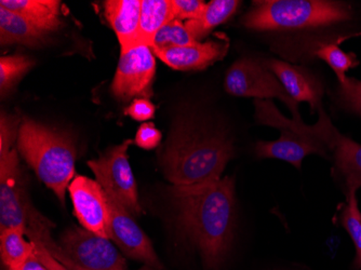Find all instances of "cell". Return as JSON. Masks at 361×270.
Returning <instances> with one entry per match:
<instances>
[{"mask_svg": "<svg viewBox=\"0 0 361 270\" xmlns=\"http://www.w3.org/2000/svg\"><path fill=\"white\" fill-rule=\"evenodd\" d=\"M345 39H348V37H340L338 42H322L314 49V54L331 67L340 83L348 77L346 72L359 64V61L354 54H346L340 48L341 42Z\"/></svg>", "mask_w": 361, "mask_h": 270, "instance_id": "obj_22", "label": "cell"}, {"mask_svg": "<svg viewBox=\"0 0 361 270\" xmlns=\"http://www.w3.org/2000/svg\"><path fill=\"white\" fill-rule=\"evenodd\" d=\"M34 61L22 54L1 56L0 59V90L8 94L20 79L34 66Z\"/></svg>", "mask_w": 361, "mask_h": 270, "instance_id": "obj_24", "label": "cell"}, {"mask_svg": "<svg viewBox=\"0 0 361 270\" xmlns=\"http://www.w3.org/2000/svg\"><path fill=\"white\" fill-rule=\"evenodd\" d=\"M240 3L237 0H213L207 4L200 18L185 22L186 27L196 42L210 34L213 28L225 23L231 16L236 13Z\"/></svg>", "mask_w": 361, "mask_h": 270, "instance_id": "obj_20", "label": "cell"}, {"mask_svg": "<svg viewBox=\"0 0 361 270\" xmlns=\"http://www.w3.org/2000/svg\"><path fill=\"white\" fill-rule=\"evenodd\" d=\"M340 222L344 227L356 250L353 267L361 270V211L358 208L356 192L346 194V204L341 211Z\"/></svg>", "mask_w": 361, "mask_h": 270, "instance_id": "obj_23", "label": "cell"}, {"mask_svg": "<svg viewBox=\"0 0 361 270\" xmlns=\"http://www.w3.org/2000/svg\"><path fill=\"white\" fill-rule=\"evenodd\" d=\"M25 233L19 228L0 231L1 262L9 268H22L34 251V243L25 239Z\"/></svg>", "mask_w": 361, "mask_h": 270, "instance_id": "obj_21", "label": "cell"}, {"mask_svg": "<svg viewBox=\"0 0 361 270\" xmlns=\"http://www.w3.org/2000/svg\"><path fill=\"white\" fill-rule=\"evenodd\" d=\"M131 144V140H126L121 145L109 148L97 159L88 161V166L103 190L116 199L130 214L137 216L143 211L140 204L137 182L128 157V149Z\"/></svg>", "mask_w": 361, "mask_h": 270, "instance_id": "obj_7", "label": "cell"}, {"mask_svg": "<svg viewBox=\"0 0 361 270\" xmlns=\"http://www.w3.org/2000/svg\"><path fill=\"white\" fill-rule=\"evenodd\" d=\"M19 121L13 116L1 113L0 121V155L8 153L12 148L16 147L19 135Z\"/></svg>", "mask_w": 361, "mask_h": 270, "instance_id": "obj_27", "label": "cell"}, {"mask_svg": "<svg viewBox=\"0 0 361 270\" xmlns=\"http://www.w3.org/2000/svg\"><path fill=\"white\" fill-rule=\"evenodd\" d=\"M34 255L39 259L40 263L48 270H70L66 266L58 261L54 255L40 245L34 243Z\"/></svg>", "mask_w": 361, "mask_h": 270, "instance_id": "obj_31", "label": "cell"}, {"mask_svg": "<svg viewBox=\"0 0 361 270\" xmlns=\"http://www.w3.org/2000/svg\"><path fill=\"white\" fill-rule=\"evenodd\" d=\"M155 54L151 47L137 46L121 52L111 92L121 102L149 99L153 95Z\"/></svg>", "mask_w": 361, "mask_h": 270, "instance_id": "obj_10", "label": "cell"}, {"mask_svg": "<svg viewBox=\"0 0 361 270\" xmlns=\"http://www.w3.org/2000/svg\"><path fill=\"white\" fill-rule=\"evenodd\" d=\"M178 231L200 255L207 270H220L235 231V180L221 178L195 186L168 188Z\"/></svg>", "mask_w": 361, "mask_h": 270, "instance_id": "obj_1", "label": "cell"}, {"mask_svg": "<svg viewBox=\"0 0 361 270\" xmlns=\"http://www.w3.org/2000/svg\"><path fill=\"white\" fill-rule=\"evenodd\" d=\"M16 146L38 178L64 204L66 190L75 178L77 156L70 135L24 117Z\"/></svg>", "mask_w": 361, "mask_h": 270, "instance_id": "obj_3", "label": "cell"}, {"mask_svg": "<svg viewBox=\"0 0 361 270\" xmlns=\"http://www.w3.org/2000/svg\"><path fill=\"white\" fill-rule=\"evenodd\" d=\"M106 197L109 211V239L126 257L142 262L144 265L151 266L156 269H164V265L158 259L151 240L140 228L133 219V215L130 214L116 199L107 192Z\"/></svg>", "mask_w": 361, "mask_h": 270, "instance_id": "obj_11", "label": "cell"}, {"mask_svg": "<svg viewBox=\"0 0 361 270\" xmlns=\"http://www.w3.org/2000/svg\"><path fill=\"white\" fill-rule=\"evenodd\" d=\"M48 34L38 30L20 14L0 7V42L1 46L19 44L30 48L46 44Z\"/></svg>", "mask_w": 361, "mask_h": 270, "instance_id": "obj_18", "label": "cell"}, {"mask_svg": "<svg viewBox=\"0 0 361 270\" xmlns=\"http://www.w3.org/2000/svg\"><path fill=\"white\" fill-rule=\"evenodd\" d=\"M171 0H142L137 46H153L157 32L173 21Z\"/></svg>", "mask_w": 361, "mask_h": 270, "instance_id": "obj_19", "label": "cell"}, {"mask_svg": "<svg viewBox=\"0 0 361 270\" xmlns=\"http://www.w3.org/2000/svg\"><path fill=\"white\" fill-rule=\"evenodd\" d=\"M334 157V171L342 178L346 194L357 192L361 188V145L344 137L340 132L336 134L331 147Z\"/></svg>", "mask_w": 361, "mask_h": 270, "instance_id": "obj_17", "label": "cell"}, {"mask_svg": "<svg viewBox=\"0 0 361 270\" xmlns=\"http://www.w3.org/2000/svg\"><path fill=\"white\" fill-rule=\"evenodd\" d=\"M8 270H22V268H9Z\"/></svg>", "mask_w": 361, "mask_h": 270, "instance_id": "obj_34", "label": "cell"}, {"mask_svg": "<svg viewBox=\"0 0 361 270\" xmlns=\"http://www.w3.org/2000/svg\"><path fill=\"white\" fill-rule=\"evenodd\" d=\"M229 39L220 34L219 40L195 42L185 47L152 49L154 54L176 70H202L223 60L228 51Z\"/></svg>", "mask_w": 361, "mask_h": 270, "instance_id": "obj_13", "label": "cell"}, {"mask_svg": "<svg viewBox=\"0 0 361 270\" xmlns=\"http://www.w3.org/2000/svg\"><path fill=\"white\" fill-rule=\"evenodd\" d=\"M267 68L281 81L283 88L295 102H307L315 111L322 109L324 88L317 77L304 67L294 66L283 61L269 60Z\"/></svg>", "mask_w": 361, "mask_h": 270, "instance_id": "obj_14", "label": "cell"}, {"mask_svg": "<svg viewBox=\"0 0 361 270\" xmlns=\"http://www.w3.org/2000/svg\"><path fill=\"white\" fill-rule=\"evenodd\" d=\"M155 111V105L149 99H137L126 109L125 113L135 121H145L154 117Z\"/></svg>", "mask_w": 361, "mask_h": 270, "instance_id": "obj_30", "label": "cell"}, {"mask_svg": "<svg viewBox=\"0 0 361 270\" xmlns=\"http://www.w3.org/2000/svg\"><path fill=\"white\" fill-rule=\"evenodd\" d=\"M137 270H158L156 269V268L151 267V266L149 265H144L143 267L140 268V269Z\"/></svg>", "mask_w": 361, "mask_h": 270, "instance_id": "obj_33", "label": "cell"}, {"mask_svg": "<svg viewBox=\"0 0 361 270\" xmlns=\"http://www.w3.org/2000/svg\"><path fill=\"white\" fill-rule=\"evenodd\" d=\"M142 0H107L104 14L116 32L121 52L137 47Z\"/></svg>", "mask_w": 361, "mask_h": 270, "instance_id": "obj_15", "label": "cell"}, {"mask_svg": "<svg viewBox=\"0 0 361 270\" xmlns=\"http://www.w3.org/2000/svg\"><path fill=\"white\" fill-rule=\"evenodd\" d=\"M59 245L72 264V270H128L125 257L109 239L84 227L66 229Z\"/></svg>", "mask_w": 361, "mask_h": 270, "instance_id": "obj_8", "label": "cell"}, {"mask_svg": "<svg viewBox=\"0 0 361 270\" xmlns=\"http://www.w3.org/2000/svg\"><path fill=\"white\" fill-rule=\"evenodd\" d=\"M161 137V133L154 123H145L140 125L135 135V143L143 149L152 150L159 145Z\"/></svg>", "mask_w": 361, "mask_h": 270, "instance_id": "obj_29", "label": "cell"}, {"mask_svg": "<svg viewBox=\"0 0 361 270\" xmlns=\"http://www.w3.org/2000/svg\"><path fill=\"white\" fill-rule=\"evenodd\" d=\"M319 113V121L308 131L297 132L289 128H281L279 139L271 142H257L255 145L257 157L259 159L274 158L283 160L297 168H301L304 158L312 154L328 157V150H331L338 130L334 127L324 109H320Z\"/></svg>", "mask_w": 361, "mask_h": 270, "instance_id": "obj_5", "label": "cell"}, {"mask_svg": "<svg viewBox=\"0 0 361 270\" xmlns=\"http://www.w3.org/2000/svg\"><path fill=\"white\" fill-rule=\"evenodd\" d=\"M338 99L343 106L361 116V81L350 77L340 83Z\"/></svg>", "mask_w": 361, "mask_h": 270, "instance_id": "obj_26", "label": "cell"}, {"mask_svg": "<svg viewBox=\"0 0 361 270\" xmlns=\"http://www.w3.org/2000/svg\"><path fill=\"white\" fill-rule=\"evenodd\" d=\"M34 252V251H32ZM22 270H48L42 263H40L39 259L34 255L32 253L30 257H28L27 261L24 264L23 267H22Z\"/></svg>", "mask_w": 361, "mask_h": 270, "instance_id": "obj_32", "label": "cell"}, {"mask_svg": "<svg viewBox=\"0 0 361 270\" xmlns=\"http://www.w3.org/2000/svg\"><path fill=\"white\" fill-rule=\"evenodd\" d=\"M75 216L87 231L109 239V211L106 192L100 183L76 176L68 188ZM111 240V239H109Z\"/></svg>", "mask_w": 361, "mask_h": 270, "instance_id": "obj_12", "label": "cell"}, {"mask_svg": "<svg viewBox=\"0 0 361 270\" xmlns=\"http://www.w3.org/2000/svg\"><path fill=\"white\" fill-rule=\"evenodd\" d=\"M225 90L235 97L279 99L289 107L294 121H302L298 103L290 97L267 65L255 59L243 58L232 65L225 77Z\"/></svg>", "mask_w": 361, "mask_h": 270, "instance_id": "obj_9", "label": "cell"}, {"mask_svg": "<svg viewBox=\"0 0 361 270\" xmlns=\"http://www.w3.org/2000/svg\"><path fill=\"white\" fill-rule=\"evenodd\" d=\"M233 156V143L224 134L190 121H178L160 153L159 162L162 173L173 186H195L220 180Z\"/></svg>", "mask_w": 361, "mask_h": 270, "instance_id": "obj_2", "label": "cell"}, {"mask_svg": "<svg viewBox=\"0 0 361 270\" xmlns=\"http://www.w3.org/2000/svg\"><path fill=\"white\" fill-rule=\"evenodd\" d=\"M207 4L202 0H171L174 20L192 21L200 18Z\"/></svg>", "mask_w": 361, "mask_h": 270, "instance_id": "obj_28", "label": "cell"}, {"mask_svg": "<svg viewBox=\"0 0 361 270\" xmlns=\"http://www.w3.org/2000/svg\"><path fill=\"white\" fill-rule=\"evenodd\" d=\"M0 7L20 14L42 32H56L62 26L58 0H1Z\"/></svg>", "mask_w": 361, "mask_h": 270, "instance_id": "obj_16", "label": "cell"}, {"mask_svg": "<svg viewBox=\"0 0 361 270\" xmlns=\"http://www.w3.org/2000/svg\"><path fill=\"white\" fill-rule=\"evenodd\" d=\"M196 40L190 35L185 22L173 20L166 24L156 35L152 49L174 48L195 44Z\"/></svg>", "mask_w": 361, "mask_h": 270, "instance_id": "obj_25", "label": "cell"}, {"mask_svg": "<svg viewBox=\"0 0 361 270\" xmlns=\"http://www.w3.org/2000/svg\"><path fill=\"white\" fill-rule=\"evenodd\" d=\"M37 209L30 201L19 150L0 155V231L19 228L25 233Z\"/></svg>", "mask_w": 361, "mask_h": 270, "instance_id": "obj_6", "label": "cell"}, {"mask_svg": "<svg viewBox=\"0 0 361 270\" xmlns=\"http://www.w3.org/2000/svg\"><path fill=\"white\" fill-rule=\"evenodd\" d=\"M352 8L330 0H259L243 18L247 28L267 30H304L350 21Z\"/></svg>", "mask_w": 361, "mask_h": 270, "instance_id": "obj_4", "label": "cell"}]
</instances>
